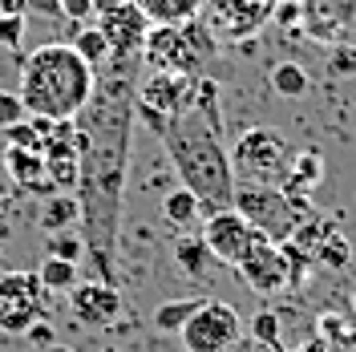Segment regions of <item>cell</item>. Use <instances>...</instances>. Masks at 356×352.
<instances>
[{"label":"cell","instance_id":"6da1fadb","mask_svg":"<svg viewBox=\"0 0 356 352\" xmlns=\"http://www.w3.org/2000/svg\"><path fill=\"white\" fill-rule=\"evenodd\" d=\"M142 57H110L89 106L73 118L77 142V202H81V239L86 255L102 284L118 287V231H122V198L134 146V89Z\"/></svg>","mask_w":356,"mask_h":352},{"label":"cell","instance_id":"7a4b0ae2","mask_svg":"<svg viewBox=\"0 0 356 352\" xmlns=\"http://www.w3.org/2000/svg\"><path fill=\"white\" fill-rule=\"evenodd\" d=\"M158 138H162L170 166L178 170V182L186 191H195V198L202 202V215L227 211L239 178L231 170V154L222 146V122H211L191 106L175 122H166V130Z\"/></svg>","mask_w":356,"mask_h":352},{"label":"cell","instance_id":"3957f363","mask_svg":"<svg viewBox=\"0 0 356 352\" xmlns=\"http://www.w3.org/2000/svg\"><path fill=\"white\" fill-rule=\"evenodd\" d=\"M97 86V69H89L69 41L37 45L21 57V93L24 110L53 122H73L89 106Z\"/></svg>","mask_w":356,"mask_h":352},{"label":"cell","instance_id":"277c9868","mask_svg":"<svg viewBox=\"0 0 356 352\" xmlns=\"http://www.w3.org/2000/svg\"><path fill=\"white\" fill-rule=\"evenodd\" d=\"M215 33L202 21H182V24H150L146 45H142V65L150 73H186L202 77L207 61H215Z\"/></svg>","mask_w":356,"mask_h":352},{"label":"cell","instance_id":"5b68a950","mask_svg":"<svg viewBox=\"0 0 356 352\" xmlns=\"http://www.w3.org/2000/svg\"><path fill=\"white\" fill-rule=\"evenodd\" d=\"M231 211L243 215L247 227L271 243H288L296 235V223L308 215L284 195V186H271V182H235Z\"/></svg>","mask_w":356,"mask_h":352},{"label":"cell","instance_id":"8992f818","mask_svg":"<svg viewBox=\"0 0 356 352\" xmlns=\"http://www.w3.org/2000/svg\"><path fill=\"white\" fill-rule=\"evenodd\" d=\"M231 154V170L239 182H271L284 186L288 182V166H291V146L267 126H251L235 138Z\"/></svg>","mask_w":356,"mask_h":352},{"label":"cell","instance_id":"52a82bcc","mask_svg":"<svg viewBox=\"0 0 356 352\" xmlns=\"http://www.w3.org/2000/svg\"><path fill=\"white\" fill-rule=\"evenodd\" d=\"M195 86H199V77H186V73H146V77H138L134 122H142L150 134H162L166 122H175L178 113H186L195 106Z\"/></svg>","mask_w":356,"mask_h":352},{"label":"cell","instance_id":"ba28073f","mask_svg":"<svg viewBox=\"0 0 356 352\" xmlns=\"http://www.w3.org/2000/svg\"><path fill=\"white\" fill-rule=\"evenodd\" d=\"M178 340L186 352H235V344L243 340V320L227 300H202L182 324Z\"/></svg>","mask_w":356,"mask_h":352},{"label":"cell","instance_id":"9c48e42d","mask_svg":"<svg viewBox=\"0 0 356 352\" xmlns=\"http://www.w3.org/2000/svg\"><path fill=\"white\" fill-rule=\"evenodd\" d=\"M44 320V287L37 271H8L0 275V332L24 336L29 324Z\"/></svg>","mask_w":356,"mask_h":352},{"label":"cell","instance_id":"30bf717a","mask_svg":"<svg viewBox=\"0 0 356 352\" xmlns=\"http://www.w3.org/2000/svg\"><path fill=\"white\" fill-rule=\"evenodd\" d=\"M255 231L243 223V215H235L231 207L227 211H211V215H202V243H207V251H211V259L222 267H239L243 264V255L255 247Z\"/></svg>","mask_w":356,"mask_h":352},{"label":"cell","instance_id":"8fae6325","mask_svg":"<svg viewBox=\"0 0 356 352\" xmlns=\"http://www.w3.org/2000/svg\"><path fill=\"white\" fill-rule=\"evenodd\" d=\"M239 275L255 287L259 296H271V291H288L296 287V275H291V255L284 243H271V239H255V247L243 255L239 264Z\"/></svg>","mask_w":356,"mask_h":352},{"label":"cell","instance_id":"7c38bea8","mask_svg":"<svg viewBox=\"0 0 356 352\" xmlns=\"http://www.w3.org/2000/svg\"><path fill=\"white\" fill-rule=\"evenodd\" d=\"M97 29H102V37L110 41L113 57H142L150 21H146V13H142L134 0H126V4H118L113 13H102V17H97Z\"/></svg>","mask_w":356,"mask_h":352},{"label":"cell","instance_id":"4fadbf2b","mask_svg":"<svg viewBox=\"0 0 356 352\" xmlns=\"http://www.w3.org/2000/svg\"><path fill=\"white\" fill-rule=\"evenodd\" d=\"M69 312L86 328H110L122 316V291L113 284H102V280H86L69 291Z\"/></svg>","mask_w":356,"mask_h":352},{"label":"cell","instance_id":"5bb4252c","mask_svg":"<svg viewBox=\"0 0 356 352\" xmlns=\"http://www.w3.org/2000/svg\"><path fill=\"white\" fill-rule=\"evenodd\" d=\"M4 170H8V178L21 186V191H33V195H57L53 191V182H49V175H44V154H37V150H21V146H8L4 150Z\"/></svg>","mask_w":356,"mask_h":352},{"label":"cell","instance_id":"9a60e30c","mask_svg":"<svg viewBox=\"0 0 356 352\" xmlns=\"http://www.w3.org/2000/svg\"><path fill=\"white\" fill-rule=\"evenodd\" d=\"M324 178V154L320 150H300V154H291V166H288V182H284V195L300 207V211H308V195L312 186Z\"/></svg>","mask_w":356,"mask_h":352},{"label":"cell","instance_id":"2e32d148","mask_svg":"<svg viewBox=\"0 0 356 352\" xmlns=\"http://www.w3.org/2000/svg\"><path fill=\"white\" fill-rule=\"evenodd\" d=\"M37 223H41V231H49V235L81 227V202H77V195H49L41 202Z\"/></svg>","mask_w":356,"mask_h":352},{"label":"cell","instance_id":"e0dca14e","mask_svg":"<svg viewBox=\"0 0 356 352\" xmlns=\"http://www.w3.org/2000/svg\"><path fill=\"white\" fill-rule=\"evenodd\" d=\"M146 21L150 24H182V21H195L202 8V0H134Z\"/></svg>","mask_w":356,"mask_h":352},{"label":"cell","instance_id":"ac0fdd59","mask_svg":"<svg viewBox=\"0 0 356 352\" xmlns=\"http://www.w3.org/2000/svg\"><path fill=\"white\" fill-rule=\"evenodd\" d=\"M162 219L175 223V227H195L202 219V202L195 198V191H186L178 182L175 191H166V198H162Z\"/></svg>","mask_w":356,"mask_h":352},{"label":"cell","instance_id":"d6986e66","mask_svg":"<svg viewBox=\"0 0 356 352\" xmlns=\"http://www.w3.org/2000/svg\"><path fill=\"white\" fill-rule=\"evenodd\" d=\"M69 45L77 49V57H81L89 69H102L113 57L110 41L102 37V29H97V24H73V41H69Z\"/></svg>","mask_w":356,"mask_h":352},{"label":"cell","instance_id":"ffe728a7","mask_svg":"<svg viewBox=\"0 0 356 352\" xmlns=\"http://www.w3.org/2000/svg\"><path fill=\"white\" fill-rule=\"evenodd\" d=\"M267 81H271V89H275L280 97H288V102L304 97V93L312 89L308 69L300 65V61H275V65H271V73H267Z\"/></svg>","mask_w":356,"mask_h":352},{"label":"cell","instance_id":"44dd1931","mask_svg":"<svg viewBox=\"0 0 356 352\" xmlns=\"http://www.w3.org/2000/svg\"><path fill=\"white\" fill-rule=\"evenodd\" d=\"M175 264L191 275V280H202L207 271H211V251H207V243H202V235H182V239L175 243Z\"/></svg>","mask_w":356,"mask_h":352},{"label":"cell","instance_id":"7402d4cb","mask_svg":"<svg viewBox=\"0 0 356 352\" xmlns=\"http://www.w3.org/2000/svg\"><path fill=\"white\" fill-rule=\"evenodd\" d=\"M199 304H202V296H186V300H166V304H158V308H154V328L178 336V332H182V324L195 316V308H199Z\"/></svg>","mask_w":356,"mask_h":352},{"label":"cell","instance_id":"603a6c76","mask_svg":"<svg viewBox=\"0 0 356 352\" xmlns=\"http://www.w3.org/2000/svg\"><path fill=\"white\" fill-rule=\"evenodd\" d=\"M37 280H41L44 291H73V287L81 284V280H77V264H69V259H53V255H44L41 259Z\"/></svg>","mask_w":356,"mask_h":352},{"label":"cell","instance_id":"cb8c5ba5","mask_svg":"<svg viewBox=\"0 0 356 352\" xmlns=\"http://www.w3.org/2000/svg\"><path fill=\"white\" fill-rule=\"evenodd\" d=\"M44 255H53V259H69V264H81V255H86V239H81L77 231H57V235H49V243H44Z\"/></svg>","mask_w":356,"mask_h":352},{"label":"cell","instance_id":"d4e9b609","mask_svg":"<svg viewBox=\"0 0 356 352\" xmlns=\"http://www.w3.org/2000/svg\"><path fill=\"white\" fill-rule=\"evenodd\" d=\"M348 255H353L348 239H340V231L332 227V231L324 235V243L316 247V255H312V259H320L324 267H344V264H348Z\"/></svg>","mask_w":356,"mask_h":352},{"label":"cell","instance_id":"484cf974","mask_svg":"<svg viewBox=\"0 0 356 352\" xmlns=\"http://www.w3.org/2000/svg\"><path fill=\"white\" fill-rule=\"evenodd\" d=\"M251 340L267 344V349H280V316L275 312H255L251 316Z\"/></svg>","mask_w":356,"mask_h":352},{"label":"cell","instance_id":"4316f807","mask_svg":"<svg viewBox=\"0 0 356 352\" xmlns=\"http://www.w3.org/2000/svg\"><path fill=\"white\" fill-rule=\"evenodd\" d=\"M24 118H29V110H24L21 93L17 89H0V134L8 126H17V122H24Z\"/></svg>","mask_w":356,"mask_h":352},{"label":"cell","instance_id":"83f0119b","mask_svg":"<svg viewBox=\"0 0 356 352\" xmlns=\"http://www.w3.org/2000/svg\"><path fill=\"white\" fill-rule=\"evenodd\" d=\"M0 45L4 49H21L24 45V17H4L0 13Z\"/></svg>","mask_w":356,"mask_h":352},{"label":"cell","instance_id":"f1b7e54d","mask_svg":"<svg viewBox=\"0 0 356 352\" xmlns=\"http://www.w3.org/2000/svg\"><path fill=\"white\" fill-rule=\"evenodd\" d=\"M328 69H332L336 77H353L356 73V45H336Z\"/></svg>","mask_w":356,"mask_h":352},{"label":"cell","instance_id":"f546056e","mask_svg":"<svg viewBox=\"0 0 356 352\" xmlns=\"http://www.w3.org/2000/svg\"><path fill=\"white\" fill-rule=\"evenodd\" d=\"M57 13L69 17L73 24H86L93 17V0H57Z\"/></svg>","mask_w":356,"mask_h":352},{"label":"cell","instance_id":"4dcf8cb0","mask_svg":"<svg viewBox=\"0 0 356 352\" xmlns=\"http://www.w3.org/2000/svg\"><path fill=\"white\" fill-rule=\"evenodd\" d=\"M24 340H29V344H37V349H49V344H57V336H53V324H44V320L29 324Z\"/></svg>","mask_w":356,"mask_h":352},{"label":"cell","instance_id":"1f68e13d","mask_svg":"<svg viewBox=\"0 0 356 352\" xmlns=\"http://www.w3.org/2000/svg\"><path fill=\"white\" fill-rule=\"evenodd\" d=\"M24 8H29V0H0L4 17H24Z\"/></svg>","mask_w":356,"mask_h":352},{"label":"cell","instance_id":"d6a6232c","mask_svg":"<svg viewBox=\"0 0 356 352\" xmlns=\"http://www.w3.org/2000/svg\"><path fill=\"white\" fill-rule=\"evenodd\" d=\"M300 352H324V340H308V344H304Z\"/></svg>","mask_w":356,"mask_h":352},{"label":"cell","instance_id":"836d02e7","mask_svg":"<svg viewBox=\"0 0 356 352\" xmlns=\"http://www.w3.org/2000/svg\"><path fill=\"white\" fill-rule=\"evenodd\" d=\"M44 352H73V349H65V344H49Z\"/></svg>","mask_w":356,"mask_h":352},{"label":"cell","instance_id":"e575fe53","mask_svg":"<svg viewBox=\"0 0 356 352\" xmlns=\"http://www.w3.org/2000/svg\"><path fill=\"white\" fill-rule=\"evenodd\" d=\"M0 243H4V227H0Z\"/></svg>","mask_w":356,"mask_h":352}]
</instances>
